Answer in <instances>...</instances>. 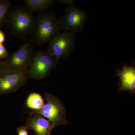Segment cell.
Listing matches in <instances>:
<instances>
[{
  "mask_svg": "<svg viewBox=\"0 0 135 135\" xmlns=\"http://www.w3.org/2000/svg\"><path fill=\"white\" fill-rule=\"evenodd\" d=\"M36 21L32 12L26 8L16 7L9 10L6 22L11 33L25 41L32 36Z\"/></svg>",
  "mask_w": 135,
  "mask_h": 135,
  "instance_id": "6da1fadb",
  "label": "cell"
},
{
  "mask_svg": "<svg viewBox=\"0 0 135 135\" xmlns=\"http://www.w3.org/2000/svg\"><path fill=\"white\" fill-rule=\"evenodd\" d=\"M61 30L59 20L52 13H40L36 19L31 40L36 46H42L60 33Z\"/></svg>",
  "mask_w": 135,
  "mask_h": 135,
  "instance_id": "7a4b0ae2",
  "label": "cell"
},
{
  "mask_svg": "<svg viewBox=\"0 0 135 135\" xmlns=\"http://www.w3.org/2000/svg\"><path fill=\"white\" fill-rule=\"evenodd\" d=\"M33 42L28 39L17 50L9 53L3 60L7 70L26 72L28 71L34 55Z\"/></svg>",
  "mask_w": 135,
  "mask_h": 135,
  "instance_id": "3957f363",
  "label": "cell"
},
{
  "mask_svg": "<svg viewBox=\"0 0 135 135\" xmlns=\"http://www.w3.org/2000/svg\"><path fill=\"white\" fill-rule=\"evenodd\" d=\"M59 60L47 51L35 52L27 71L28 79L41 80L46 78L58 64Z\"/></svg>",
  "mask_w": 135,
  "mask_h": 135,
  "instance_id": "277c9868",
  "label": "cell"
},
{
  "mask_svg": "<svg viewBox=\"0 0 135 135\" xmlns=\"http://www.w3.org/2000/svg\"><path fill=\"white\" fill-rule=\"evenodd\" d=\"M44 97L46 103L42 109L40 110L32 112L43 116L55 127L67 124L65 108L60 99L47 93L44 94Z\"/></svg>",
  "mask_w": 135,
  "mask_h": 135,
  "instance_id": "5b68a950",
  "label": "cell"
},
{
  "mask_svg": "<svg viewBox=\"0 0 135 135\" xmlns=\"http://www.w3.org/2000/svg\"><path fill=\"white\" fill-rule=\"evenodd\" d=\"M75 33L64 31L55 35L49 42L47 51L59 60L65 58L72 52L75 46Z\"/></svg>",
  "mask_w": 135,
  "mask_h": 135,
  "instance_id": "8992f818",
  "label": "cell"
},
{
  "mask_svg": "<svg viewBox=\"0 0 135 135\" xmlns=\"http://www.w3.org/2000/svg\"><path fill=\"white\" fill-rule=\"evenodd\" d=\"M63 16L59 20L60 28L63 31L76 33L82 31L88 18L86 11L75 7L72 4L68 5Z\"/></svg>",
  "mask_w": 135,
  "mask_h": 135,
  "instance_id": "52a82bcc",
  "label": "cell"
},
{
  "mask_svg": "<svg viewBox=\"0 0 135 135\" xmlns=\"http://www.w3.org/2000/svg\"><path fill=\"white\" fill-rule=\"evenodd\" d=\"M27 72L6 70L0 74V95L16 92L27 80Z\"/></svg>",
  "mask_w": 135,
  "mask_h": 135,
  "instance_id": "ba28073f",
  "label": "cell"
},
{
  "mask_svg": "<svg viewBox=\"0 0 135 135\" xmlns=\"http://www.w3.org/2000/svg\"><path fill=\"white\" fill-rule=\"evenodd\" d=\"M26 126L33 130L37 135H51L55 125L43 116L32 112Z\"/></svg>",
  "mask_w": 135,
  "mask_h": 135,
  "instance_id": "9c48e42d",
  "label": "cell"
},
{
  "mask_svg": "<svg viewBox=\"0 0 135 135\" xmlns=\"http://www.w3.org/2000/svg\"><path fill=\"white\" fill-rule=\"evenodd\" d=\"M118 75L120 80V92L129 91L133 93L135 89V69L133 67L124 65L119 71Z\"/></svg>",
  "mask_w": 135,
  "mask_h": 135,
  "instance_id": "30bf717a",
  "label": "cell"
},
{
  "mask_svg": "<svg viewBox=\"0 0 135 135\" xmlns=\"http://www.w3.org/2000/svg\"><path fill=\"white\" fill-rule=\"evenodd\" d=\"M26 8L30 12L40 13L46 12L53 5V0H25L24 1Z\"/></svg>",
  "mask_w": 135,
  "mask_h": 135,
  "instance_id": "8fae6325",
  "label": "cell"
},
{
  "mask_svg": "<svg viewBox=\"0 0 135 135\" xmlns=\"http://www.w3.org/2000/svg\"><path fill=\"white\" fill-rule=\"evenodd\" d=\"M27 108L32 110H40L44 106V100L40 94L33 92L31 93L27 97L26 102Z\"/></svg>",
  "mask_w": 135,
  "mask_h": 135,
  "instance_id": "7c38bea8",
  "label": "cell"
},
{
  "mask_svg": "<svg viewBox=\"0 0 135 135\" xmlns=\"http://www.w3.org/2000/svg\"><path fill=\"white\" fill-rule=\"evenodd\" d=\"M11 6V1L0 0V27L7 22L8 14Z\"/></svg>",
  "mask_w": 135,
  "mask_h": 135,
  "instance_id": "4fadbf2b",
  "label": "cell"
},
{
  "mask_svg": "<svg viewBox=\"0 0 135 135\" xmlns=\"http://www.w3.org/2000/svg\"><path fill=\"white\" fill-rule=\"evenodd\" d=\"M9 53L3 44H0V59L3 61L5 60L8 57Z\"/></svg>",
  "mask_w": 135,
  "mask_h": 135,
  "instance_id": "5bb4252c",
  "label": "cell"
},
{
  "mask_svg": "<svg viewBox=\"0 0 135 135\" xmlns=\"http://www.w3.org/2000/svg\"><path fill=\"white\" fill-rule=\"evenodd\" d=\"M27 128L26 126H22L17 129V135H29L27 132Z\"/></svg>",
  "mask_w": 135,
  "mask_h": 135,
  "instance_id": "9a60e30c",
  "label": "cell"
},
{
  "mask_svg": "<svg viewBox=\"0 0 135 135\" xmlns=\"http://www.w3.org/2000/svg\"><path fill=\"white\" fill-rule=\"evenodd\" d=\"M7 70L3 60L0 59V74Z\"/></svg>",
  "mask_w": 135,
  "mask_h": 135,
  "instance_id": "2e32d148",
  "label": "cell"
},
{
  "mask_svg": "<svg viewBox=\"0 0 135 135\" xmlns=\"http://www.w3.org/2000/svg\"><path fill=\"white\" fill-rule=\"evenodd\" d=\"M5 34L0 29V44H3L5 41Z\"/></svg>",
  "mask_w": 135,
  "mask_h": 135,
  "instance_id": "e0dca14e",
  "label": "cell"
}]
</instances>
